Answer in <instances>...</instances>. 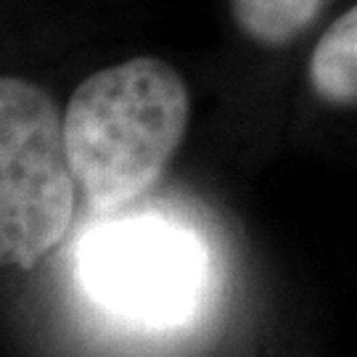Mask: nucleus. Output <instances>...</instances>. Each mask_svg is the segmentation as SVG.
Listing matches in <instances>:
<instances>
[{
    "label": "nucleus",
    "mask_w": 357,
    "mask_h": 357,
    "mask_svg": "<svg viewBox=\"0 0 357 357\" xmlns=\"http://www.w3.org/2000/svg\"><path fill=\"white\" fill-rule=\"evenodd\" d=\"M77 273L103 310L135 326L172 328L202 302L206 259L185 230L162 220H125L90 233Z\"/></svg>",
    "instance_id": "7ed1b4c3"
},
{
    "label": "nucleus",
    "mask_w": 357,
    "mask_h": 357,
    "mask_svg": "<svg viewBox=\"0 0 357 357\" xmlns=\"http://www.w3.org/2000/svg\"><path fill=\"white\" fill-rule=\"evenodd\" d=\"M326 0H230L236 24L262 45H286L315 22Z\"/></svg>",
    "instance_id": "39448f33"
},
{
    "label": "nucleus",
    "mask_w": 357,
    "mask_h": 357,
    "mask_svg": "<svg viewBox=\"0 0 357 357\" xmlns=\"http://www.w3.org/2000/svg\"><path fill=\"white\" fill-rule=\"evenodd\" d=\"M188 116V88L162 59H128L82 79L64 112V132L88 204L112 212L141 199L180 149Z\"/></svg>",
    "instance_id": "f257e3e1"
},
{
    "label": "nucleus",
    "mask_w": 357,
    "mask_h": 357,
    "mask_svg": "<svg viewBox=\"0 0 357 357\" xmlns=\"http://www.w3.org/2000/svg\"><path fill=\"white\" fill-rule=\"evenodd\" d=\"M310 85L323 101L357 103V6L339 16L310 56Z\"/></svg>",
    "instance_id": "20e7f679"
},
{
    "label": "nucleus",
    "mask_w": 357,
    "mask_h": 357,
    "mask_svg": "<svg viewBox=\"0 0 357 357\" xmlns=\"http://www.w3.org/2000/svg\"><path fill=\"white\" fill-rule=\"evenodd\" d=\"M75 185L56 103L22 77H3L0 252L6 265L29 270L64 238L75 215Z\"/></svg>",
    "instance_id": "f03ea898"
}]
</instances>
